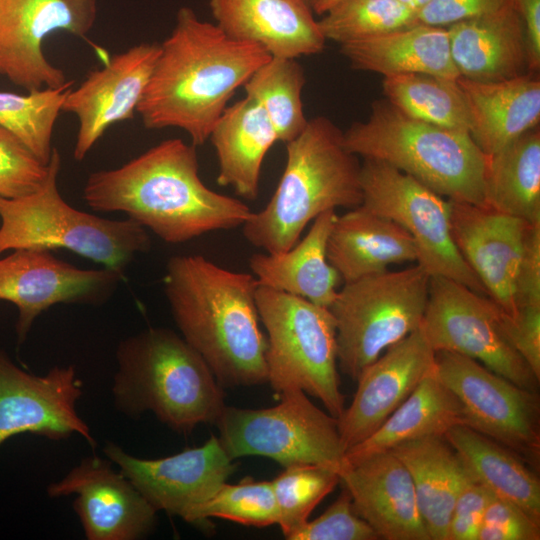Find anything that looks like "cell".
I'll return each instance as SVG.
<instances>
[{"label":"cell","mask_w":540,"mask_h":540,"mask_svg":"<svg viewBox=\"0 0 540 540\" xmlns=\"http://www.w3.org/2000/svg\"><path fill=\"white\" fill-rule=\"evenodd\" d=\"M83 198L96 212H123L161 240L178 244L242 226L251 210L208 188L196 146L166 139L120 167L92 172Z\"/></svg>","instance_id":"cell-1"},{"label":"cell","mask_w":540,"mask_h":540,"mask_svg":"<svg viewBox=\"0 0 540 540\" xmlns=\"http://www.w3.org/2000/svg\"><path fill=\"white\" fill-rule=\"evenodd\" d=\"M270 58L261 46L234 40L181 7L136 112L147 129L180 128L202 145L236 90Z\"/></svg>","instance_id":"cell-2"},{"label":"cell","mask_w":540,"mask_h":540,"mask_svg":"<svg viewBox=\"0 0 540 540\" xmlns=\"http://www.w3.org/2000/svg\"><path fill=\"white\" fill-rule=\"evenodd\" d=\"M163 282L180 335L223 388L267 383V338L252 274L225 269L201 255H176L167 262Z\"/></svg>","instance_id":"cell-3"},{"label":"cell","mask_w":540,"mask_h":540,"mask_svg":"<svg viewBox=\"0 0 540 540\" xmlns=\"http://www.w3.org/2000/svg\"><path fill=\"white\" fill-rule=\"evenodd\" d=\"M111 392L117 411L130 418L151 412L181 434L215 424L226 404L223 387L203 358L175 331L149 327L116 349Z\"/></svg>","instance_id":"cell-4"},{"label":"cell","mask_w":540,"mask_h":540,"mask_svg":"<svg viewBox=\"0 0 540 540\" xmlns=\"http://www.w3.org/2000/svg\"><path fill=\"white\" fill-rule=\"evenodd\" d=\"M285 145L287 160L273 196L242 225L245 239L270 254L294 246L322 213L356 208L363 198L358 156L347 150L343 132L331 120H308Z\"/></svg>","instance_id":"cell-5"},{"label":"cell","mask_w":540,"mask_h":540,"mask_svg":"<svg viewBox=\"0 0 540 540\" xmlns=\"http://www.w3.org/2000/svg\"><path fill=\"white\" fill-rule=\"evenodd\" d=\"M343 141L356 156L385 162L449 200L486 206L488 156L469 133L414 119L378 100L366 121L343 132Z\"/></svg>","instance_id":"cell-6"},{"label":"cell","mask_w":540,"mask_h":540,"mask_svg":"<svg viewBox=\"0 0 540 540\" xmlns=\"http://www.w3.org/2000/svg\"><path fill=\"white\" fill-rule=\"evenodd\" d=\"M41 186L15 198L0 196V254L21 248L68 249L124 274L151 248L147 230L127 218L110 220L73 208L59 193L61 156L52 149Z\"/></svg>","instance_id":"cell-7"},{"label":"cell","mask_w":540,"mask_h":540,"mask_svg":"<svg viewBox=\"0 0 540 540\" xmlns=\"http://www.w3.org/2000/svg\"><path fill=\"white\" fill-rule=\"evenodd\" d=\"M256 304L266 330L267 383L277 395L300 389L339 418L345 406L340 389L336 323L328 308L261 285Z\"/></svg>","instance_id":"cell-8"},{"label":"cell","mask_w":540,"mask_h":540,"mask_svg":"<svg viewBox=\"0 0 540 540\" xmlns=\"http://www.w3.org/2000/svg\"><path fill=\"white\" fill-rule=\"evenodd\" d=\"M429 274L418 264L344 283L329 307L340 370L355 380L385 350L420 328Z\"/></svg>","instance_id":"cell-9"},{"label":"cell","mask_w":540,"mask_h":540,"mask_svg":"<svg viewBox=\"0 0 540 540\" xmlns=\"http://www.w3.org/2000/svg\"><path fill=\"white\" fill-rule=\"evenodd\" d=\"M277 405L260 409L225 406L216 425L231 459L262 456L284 467L320 464L339 467L345 451L338 418L317 407L300 389L279 395Z\"/></svg>","instance_id":"cell-10"},{"label":"cell","mask_w":540,"mask_h":540,"mask_svg":"<svg viewBox=\"0 0 540 540\" xmlns=\"http://www.w3.org/2000/svg\"><path fill=\"white\" fill-rule=\"evenodd\" d=\"M360 181L361 205L392 220L411 236L416 262L430 277H446L487 295L454 243L447 198L375 159H364Z\"/></svg>","instance_id":"cell-11"},{"label":"cell","mask_w":540,"mask_h":540,"mask_svg":"<svg viewBox=\"0 0 540 540\" xmlns=\"http://www.w3.org/2000/svg\"><path fill=\"white\" fill-rule=\"evenodd\" d=\"M435 374L460 401L464 425L508 448L534 470L540 463V398L478 361L435 353Z\"/></svg>","instance_id":"cell-12"},{"label":"cell","mask_w":540,"mask_h":540,"mask_svg":"<svg viewBox=\"0 0 540 540\" xmlns=\"http://www.w3.org/2000/svg\"><path fill=\"white\" fill-rule=\"evenodd\" d=\"M501 307L489 297L442 276H431L421 330L435 351L474 359L514 384L537 391L539 381L504 335Z\"/></svg>","instance_id":"cell-13"},{"label":"cell","mask_w":540,"mask_h":540,"mask_svg":"<svg viewBox=\"0 0 540 540\" xmlns=\"http://www.w3.org/2000/svg\"><path fill=\"white\" fill-rule=\"evenodd\" d=\"M97 15V0H0V75L34 91L67 83L42 45L50 34L65 31L84 38Z\"/></svg>","instance_id":"cell-14"},{"label":"cell","mask_w":540,"mask_h":540,"mask_svg":"<svg viewBox=\"0 0 540 540\" xmlns=\"http://www.w3.org/2000/svg\"><path fill=\"white\" fill-rule=\"evenodd\" d=\"M122 278L123 274L106 268H78L48 249H15L0 259V300L16 306V335L22 344L35 320L50 307L104 304Z\"/></svg>","instance_id":"cell-15"},{"label":"cell","mask_w":540,"mask_h":540,"mask_svg":"<svg viewBox=\"0 0 540 540\" xmlns=\"http://www.w3.org/2000/svg\"><path fill=\"white\" fill-rule=\"evenodd\" d=\"M82 394L74 366H55L35 375L0 349V446L19 434L53 441L78 434L94 446L91 430L77 412Z\"/></svg>","instance_id":"cell-16"},{"label":"cell","mask_w":540,"mask_h":540,"mask_svg":"<svg viewBox=\"0 0 540 540\" xmlns=\"http://www.w3.org/2000/svg\"><path fill=\"white\" fill-rule=\"evenodd\" d=\"M103 452L157 512L186 522L236 468L215 435L199 447L156 459L136 457L113 442H107Z\"/></svg>","instance_id":"cell-17"},{"label":"cell","mask_w":540,"mask_h":540,"mask_svg":"<svg viewBox=\"0 0 540 540\" xmlns=\"http://www.w3.org/2000/svg\"><path fill=\"white\" fill-rule=\"evenodd\" d=\"M112 461L83 458L47 486L50 498L75 496L73 509L88 540H139L150 535L157 511Z\"/></svg>","instance_id":"cell-18"},{"label":"cell","mask_w":540,"mask_h":540,"mask_svg":"<svg viewBox=\"0 0 540 540\" xmlns=\"http://www.w3.org/2000/svg\"><path fill=\"white\" fill-rule=\"evenodd\" d=\"M160 53L159 43H139L91 70L71 89L62 111L77 116L74 159L83 160L113 124L133 118Z\"/></svg>","instance_id":"cell-19"},{"label":"cell","mask_w":540,"mask_h":540,"mask_svg":"<svg viewBox=\"0 0 540 540\" xmlns=\"http://www.w3.org/2000/svg\"><path fill=\"white\" fill-rule=\"evenodd\" d=\"M435 353L418 328L361 371L353 400L338 418L345 452L374 433L406 400L434 369Z\"/></svg>","instance_id":"cell-20"},{"label":"cell","mask_w":540,"mask_h":540,"mask_svg":"<svg viewBox=\"0 0 540 540\" xmlns=\"http://www.w3.org/2000/svg\"><path fill=\"white\" fill-rule=\"evenodd\" d=\"M449 202L451 231L457 249L489 298L513 315L514 277L530 224L487 206Z\"/></svg>","instance_id":"cell-21"},{"label":"cell","mask_w":540,"mask_h":540,"mask_svg":"<svg viewBox=\"0 0 540 540\" xmlns=\"http://www.w3.org/2000/svg\"><path fill=\"white\" fill-rule=\"evenodd\" d=\"M338 472L355 512L379 539L430 540L411 476L391 450L342 462Z\"/></svg>","instance_id":"cell-22"},{"label":"cell","mask_w":540,"mask_h":540,"mask_svg":"<svg viewBox=\"0 0 540 540\" xmlns=\"http://www.w3.org/2000/svg\"><path fill=\"white\" fill-rule=\"evenodd\" d=\"M209 6L228 37L257 44L271 57L297 59L325 47L307 0H210Z\"/></svg>","instance_id":"cell-23"},{"label":"cell","mask_w":540,"mask_h":540,"mask_svg":"<svg viewBox=\"0 0 540 540\" xmlns=\"http://www.w3.org/2000/svg\"><path fill=\"white\" fill-rule=\"evenodd\" d=\"M446 29L460 76L500 81L528 73L524 27L512 0L496 11Z\"/></svg>","instance_id":"cell-24"},{"label":"cell","mask_w":540,"mask_h":540,"mask_svg":"<svg viewBox=\"0 0 540 540\" xmlns=\"http://www.w3.org/2000/svg\"><path fill=\"white\" fill-rule=\"evenodd\" d=\"M457 83L470 114L469 134L479 149L490 156L540 120V80L536 73L500 81L458 77Z\"/></svg>","instance_id":"cell-25"},{"label":"cell","mask_w":540,"mask_h":540,"mask_svg":"<svg viewBox=\"0 0 540 540\" xmlns=\"http://www.w3.org/2000/svg\"><path fill=\"white\" fill-rule=\"evenodd\" d=\"M327 257L347 283L385 272L394 264L416 261L417 250L402 227L360 205L336 216L327 240Z\"/></svg>","instance_id":"cell-26"},{"label":"cell","mask_w":540,"mask_h":540,"mask_svg":"<svg viewBox=\"0 0 540 540\" xmlns=\"http://www.w3.org/2000/svg\"><path fill=\"white\" fill-rule=\"evenodd\" d=\"M336 216L330 210L316 217L302 240L287 251L252 255L249 267L258 285L329 309L342 281L327 257V240Z\"/></svg>","instance_id":"cell-27"},{"label":"cell","mask_w":540,"mask_h":540,"mask_svg":"<svg viewBox=\"0 0 540 540\" xmlns=\"http://www.w3.org/2000/svg\"><path fill=\"white\" fill-rule=\"evenodd\" d=\"M209 140L218 160L217 183L244 199H256L264 158L278 141L263 108L247 96L227 106Z\"/></svg>","instance_id":"cell-28"},{"label":"cell","mask_w":540,"mask_h":540,"mask_svg":"<svg viewBox=\"0 0 540 540\" xmlns=\"http://www.w3.org/2000/svg\"><path fill=\"white\" fill-rule=\"evenodd\" d=\"M351 67L391 76L425 73L456 80L447 29L415 23L390 33L340 45Z\"/></svg>","instance_id":"cell-29"},{"label":"cell","mask_w":540,"mask_h":540,"mask_svg":"<svg viewBox=\"0 0 540 540\" xmlns=\"http://www.w3.org/2000/svg\"><path fill=\"white\" fill-rule=\"evenodd\" d=\"M391 451L407 468L430 540H447L458 492L469 472L444 436L404 442Z\"/></svg>","instance_id":"cell-30"},{"label":"cell","mask_w":540,"mask_h":540,"mask_svg":"<svg viewBox=\"0 0 540 540\" xmlns=\"http://www.w3.org/2000/svg\"><path fill=\"white\" fill-rule=\"evenodd\" d=\"M461 424L462 405L437 377L434 367L374 433L345 452L342 462L354 463L410 440L444 436Z\"/></svg>","instance_id":"cell-31"},{"label":"cell","mask_w":540,"mask_h":540,"mask_svg":"<svg viewBox=\"0 0 540 540\" xmlns=\"http://www.w3.org/2000/svg\"><path fill=\"white\" fill-rule=\"evenodd\" d=\"M444 437L479 483L540 524V480L522 458L463 424Z\"/></svg>","instance_id":"cell-32"},{"label":"cell","mask_w":540,"mask_h":540,"mask_svg":"<svg viewBox=\"0 0 540 540\" xmlns=\"http://www.w3.org/2000/svg\"><path fill=\"white\" fill-rule=\"evenodd\" d=\"M485 205L529 224H540V130L530 129L488 156Z\"/></svg>","instance_id":"cell-33"},{"label":"cell","mask_w":540,"mask_h":540,"mask_svg":"<svg viewBox=\"0 0 540 540\" xmlns=\"http://www.w3.org/2000/svg\"><path fill=\"white\" fill-rule=\"evenodd\" d=\"M386 100L414 119L469 133L470 114L457 79L425 73L385 76Z\"/></svg>","instance_id":"cell-34"},{"label":"cell","mask_w":540,"mask_h":540,"mask_svg":"<svg viewBox=\"0 0 540 540\" xmlns=\"http://www.w3.org/2000/svg\"><path fill=\"white\" fill-rule=\"evenodd\" d=\"M303 67L297 59L271 57L259 66L243 84L246 96L265 111L278 141L295 139L306 127L302 90Z\"/></svg>","instance_id":"cell-35"},{"label":"cell","mask_w":540,"mask_h":540,"mask_svg":"<svg viewBox=\"0 0 540 540\" xmlns=\"http://www.w3.org/2000/svg\"><path fill=\"white\" fill-rule=\"evenodd\" d=\"M73 81L21 95L0 91V126L16 136L43 164L52 153L55 122Z\"/></svg>","instance_id":"cell-36"},{"label":"cell","mask_w":540,"mask_h":540,"mask_svg":"<svg viewBox=\"0 0 540 540\" xmlns=\"http://www.w3.org/2000/svg\"><path fill=\"white\" fill-rule=\"evenodd\" d=\"M417 23L416 14L398 0H340L318 20L324 38L341 44Z\"/></svg>","instance_id":"cell-37"},{"label":"cell","mask_w":540,"mask_h":540,"mask_svg":"<svg viewBox=\"0 0 540 540\" xmlns=\"http://www.w3.org/2000/svg\"><path fill=\"white\" fill-rule=\"evenodd\" d=\"M339 467L296 464L271 481L278 525L286 539L308 521L314 508L340 483Z\"/></svg>","instance_id":"cell-38"},{"label":"cell","mask_w":540,"mask_h":540,"mask_svg":"<svg viewBox=\"0 0 540 540\" xmlns=\"http://www.w3.org/2000/svg\"><path fill=\"white\" fill-rule=\"evenodd\" d=\"M212 517L259 528L277 524L278 507L271 481L247 477L238 484L223 483L194 510L188 523L203 524Z\"/></svg>","instance_id":"cell-39"},{"label":"cell","mask_w":540,"mask_h":540,"mask_svg":"<svg viewBox=\"0 0 540 540\" xmlns=\"http://www.w3.org/2000/svg\"><path fill=\"white\" fill-rule=\"evenodd\" d=\"M48 166L16 136L0 126V196L29 194L43 183Z\"/></svg>","instance_id":"cell-40"},{"label":"cell","mask_w":540,"mask_h":540,"mask_svg":"<svg viewBox=\"0 0 540 540\" xmlns=\"http://www.w3.org/2000/svg\"><path fill=\"white\" fill-rule=\"evenodd\" d=\"M372 527L354 510L343 487L338 498L316 519L305 522L288 540H377Z\"/></svg>","instance_id":"cell-41"},{"label":"cell","mask_w":540,"mask_h":540,"mask_svg":"<svg viewBox=\"0 0 540 540\" xmlns=\"http://www.w3.org/2000/svg\"><path fill=\"white\" fill-rule=\"evenodd\" d=\"M540 524L515 504L493 494L477 540H539Z\"/></svg>","instance_id":"cell-42"},{"label":"cell","mask_w":540,"mask_h":540,"mask_svg":"<svg viewBox=\"0 0 540 540\" xmlns=\"http://www.w3.org/2000/svg\"><path fill=\"white\" fill-rule=\"evenodd\" d=\"M493 493L470 473L456 497L447 540H477L485 510Z\"/></svg>","instance_id":"cell-43"},{"label":"cell","mask_w":540,"mask_h":540,"mask_svg":"<svg viewBox=\"0 0 540 540\" xmlns=\"http://www.w3.org/2000/svg\"><path fill=\"white\" fill-rule=\"evenodd\" d=\"M499 320L510 344L540 379V306L521 307L513 315L501 308Z\"/></svg>","instance_id":"cell-44"},{"label":"cell","mask_w":540,"mask_h":540,"mask_svg":"<svg viewBox=\"0 0 540 540\" xmlns=\"http://www.w3.org/2000/svg\"><path fill=\"white\" fill-rule=\"evenodd\" d=\"M513 299L516 309L540 306V224H530L526 230L517 265Z\"/></svg>","instance_id":"cell-45"},{"label":"cell","mask_w":540,"mask_h":540,"mask_svg":"<svg viewBox=\"0 0 540 540\" xmlns=\"http://www.w3.org/2000/svg\"><path fill=\"white\" fill-rule=\"evenodd\" d=\"M510 0H432L417 13V22L448 27L452 24L498 10Z\"/></svg>","instance_id":"cell-46"},{"label":"cell","mask_w":540,"mask_h":540,"mask_svg":"<svg viewBox=\"0 0 540 540\" xmlns=\"http://www.w3.org/2000/svg\"><path fill=\"white\" fill-rule=\"evenodd\" d=\"M512 3L524 27L528 72L536 73L540 68V0H512Z\"/></svg>","instance_id":"cell-47"},{"label":"cell","mask_w":540,"mask_h":540,"mask_svg":"<svg viewBox=\"0 0 540 540\" xmlns=\"http://www.w3.org/2000/svg\"><path fill=\"white\" fill-rule=\"evenodd\" d=\"M314 14L324 15L340 0H307Z\"/></svg>","instance_id":"cell-48"},{"label":"cell","mask_w":540,"mask_h":540,"mask_svg":"<svg viewBox=\"0 0 540 540\" xmlns=\"http://www.w3.org/2000/svg\"><path fill=\"white\" fill-rule=\"evenodd\" d=\"M405 7L414 12L417 16V13L426 7L432 0H398Z\"/></svg>","instance_id":"cell-49"}]
</instances>
